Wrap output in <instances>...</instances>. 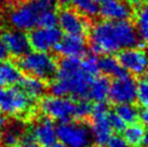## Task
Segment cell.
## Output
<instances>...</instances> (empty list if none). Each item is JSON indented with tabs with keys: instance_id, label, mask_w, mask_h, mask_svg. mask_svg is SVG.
Wrapping results in <instances>:
<instances>
[{
	"instance_id": "cell-1",
	"label": "cell",
	"mask_w": 148,
	"mask_h": 147,
	"mask_svg": "<svg viewBox=\"0 0 148 147\" xmlns=\"http://www.w3.org/2000/svg\"><path fill=\"white\" fill-rule=\"evenodd\" d=\"M90 49L95 55L112 54L121 49L137 47L140 39L129 20H104L89 29Z\"/></svg>"
},
{
	"instance_id": "cell-2",
	"label": "cell",
	"mask_w": 148,
	"mask_h": 147,
	"mask_svg": "<svg viewBox=\"0 0 148 147\" xmlns=\"http://www.w3.org/2000/svg\"><path fill=\"white\" fill-rule=\"evenodd\" d=\"M54 8V0H27L11 11L10 23L18 30H32L37 26V19L40 13Z\"/></svg>"
},
{
	"instance_id": "cell-3",
	"label": "cell",
	"mask_w": 148,
	"mask_h": 147,
	"mask_svg": "<svg viewBox=\"0 0 148 147\" xmlns=\"http://www.w3.org/2000/svg\"><path fill=\"white\" fill-rule=\"evenodd\" d=\"M17 66L20 67L21 71L41 78L43 80H52L58 70V62L53 55H51L49 52L35 50L18 57Z\"/></svg>"
},
{
	"instance_id": "cell-4",
	"label": "cell",
	"mask_w": 148,
	"mask_h": 147,
	"mask_svg": "<svg viewBox=\"0 0 148 147\" xmlns=\"http://www.w3.org/2000/svg\"><path fill=\"white\" fill-rule=\"evenodd\" d=\"M58 139L68 147H91L93 141L89 126L73 120L56 126Z\"/></svg>"
},
{
	"instance_id": "cell-5",
	"label": "cell",
	"mask_w": 148,
	"mask_h": 147,
	"mask_svg": "<svg viewBox=\"0 0 148 147\" xmlns=\"http://www.w3.org/2000/svg\"><path fill=\"white\" fill-rule=\"evenodd\" d=\"M76 100L69 96H43L40 98V109L52 120L65 122L75 119Z\"/></svg>"
},
{
	"instance_id": "cell-6",
	"label": "cell",
	"mask_w": 148,
	"mask_h": 147,
	"mask_svg": "<svg viewBox=\"0 0 148 147\" xmlns=\"http://www.w3.org/2000/svg\"><path fill=\"white\" fill-rule=\"evenodd\" d=\"M108 106L106 102L95 103L91 111V123L89 128L92 135V141L99 147H104L107 139L112 134V129L108 120Z\"/></svg>"
},
{
	"instance_id": "cell-7",
	"label": "cell",
	"mask_w": 148,
	"mask_h": 147,
	"mask_svg": "<svg viewBox=\"0 0 148 147\" xmlns=\"http://www.w3.org/2000/svg\"><path fill=\"white\" fill-rule=\"evenodd\" d=\"M34 101L26 95L21 88L15 86L4 89V93L0 101V113L8 116H20L28 113Z\"/></svg>"
},
{
	"instance_id": "cell-8",
	"label": "cell",
	"mask_w": 148,
	"mask_h": 147,
	"mask_svg": "<svg viewBox=\"0 0 148 147\" xmlns=\"http://www.w3.org/2000/svg\"><path fill=\"white\" fill-rule=\"evenodd\" d=\"M58 25L63 33L67 35H78L86 37L89 33L90 25L82 14L71 8H63L58 13Z\"/></svg>"
},
{
	"instance_id": "cell-9",
	"label": "cell",
	"mask_w": 148,
	"mask_h": 147,
	"mask_svg": "<svg viewBox=\"0 0 148 147\" xmlns=\"http://www.w3.org/2000/svg\"><path fill=\"white\" fill-rule=\"evenodd\" d=\"M63 37V32L58 26L53 27H40L37 26L32 29L28 35L30 48L35 51L50 52L54 50L55 45L58 43Z\"/></svg>"
},
{
	"instance_id": "cell-10",
	"label": "cell",
	"mask_w": 148,
	"mask_h": 147,
	"mask_svg": "<svg viewBox=\"0 0 148 147\" xmlns=\"http://www.w3.org/2000/svg\"><path fill=\"white\" fill-rule=\"evenodd\" d=\"M136 87L137 81L130 74H125L121 77L115 78L110 81L109 98L114 104L134 103L136 101Z\"/></svg>"
},
{
	"instance_id": "cell-11",
	"label": "cell",
	"mask_w": 148,
	"mask_h": 147,
	"mask_svg": "<svg viewBox=\"0 0 148 147\" xmlns=\"http://www.w3.org/2000/svg\"><path fill=\"white\" fill-rule=\"evenodd\" d=\"M117 60L120 63V65L129 74L140 76V77L145 76L147 60L143 49L137 47L121 49L118 51Z\"/></svg>"
},
{
	"instance_id": "cell-12",
	"label": "cell",
	"mask_w": 148,
	"mask_h": 147,
	"mask_svg": "<svg viewBox=\"0 0 148 147\" xmlns=\"http://www.w3.org/2000/svg\"><path fill=\"white\" fill-rule=\"evenodd\" d=\"M54 50L63 56L83 57L86 55V43L83 36L78 35H67L63 36Z\"/></svg>"
},
{
	"instance_id": "cell-13",
	"label": "cell",
	"mask_w": 148,
	"mask_h": 147,
	"mask_svg": "<svg viewBox=\"0 0 148 147\" xmlns=\"http://www.w3.org/2000/svg\"><path fill=\"white\" fill-rule=\"evenodd\" d=\"M1 39L5 43L10 54H12L13 56L21 57L30 51L28 36L23 30H7L2 34Z\"/></svg>"
},
{
	"instance_id": "cell-14",
	"label": "cell",
	"mask_w": 148,
	"mask_h": 147,
	"mask_svg": "<svg viewBox=\"0 0 148 147\" xmlns=\"http://www.w3.org/2000/svg\"><path fill=\"white\" fill-rule=\"evenodd\" d=\"M32 133L40 147H51L58 142L56 126L54 124L52 119L47 116L35 124Z\"/></svg>"
},
{
	"instance_id": "cell-15",
	"label": "cell",
	"mask_w": 148,
	"mask_h": 147,
	"mask_svg": "<svg viewBox=\"0 0 148 147\" xmlns=\"http://www.w3.org/2000/svg\"><path fill=\"white\" fill-rule=\"evenodd\" d=\"M99 14L104 20H129L132 8L123 0H105L99 4Z\"/></svg>"
},
{
	"instance_id": "cell-16",
	"label": "cell",
	"mask_w": 148,
	"mask_h": 147,
	"mask_svg": "<svg viewBox=\"0 0 148 147\" xmlns=\"http://www.w3.org/2000/svg\"><path fill=\"white\" fill-rule=\"evenodd\" d=\"M18 83L21 86L20 88L34 102L43 98L45 93L48 90V84H47L45 80H43L41 78L32 76V75H27L24 77L22 76Z\"/></svg>"
},
{
	"instance_id": "cell-17",
	"label": "cell",
	"mask_w": 148,
	"mask_h": 147,
	"mask_svg": "<svg viewBox=\"0 0 148 147\" xmlns=\"http://www.w3.org/2000/svg\"><path fill=\"white\" fill-rule=\"evenodd\" d=\"M109 89H110V80L105 76H96L91 82L86 98L94 103L106 102L109 98Z\"/></svg>"
},
{
	"instance_id": "cell-18",
	"label": "cell",
	"mask_w": 148,
	"mask_h": 147,
	"mask_svg": "<svg viewBox=\"0 0 148 147\" xmlns=\"http://www.w3.org/2000/svg\"><path fill=\"white\" fill-rule=\"evenodd\" d=\"M22 78V71L17 64L8 60L0 62V87L17 84Z\"/></svg>"
},
{
	"instance_id": "cell-19",
	"label": "cell",
	"mask_w": 148,
	"mask_h": 147,
	"mask_svg": "<svg viewBox=\"0 0 148 147\" xmlns=\"http://www.w3.org/2000/svg\"><path fill=\"white\" fill-rule=\"evenodd\" d=\"M123 137L129 146L132 147H146L147 145V135L145 126L143 123H132L125 127L123 131Z\"/></svg>"
},
{
	"instance_id": "cell-20",
	"label": "cell",
	"mask_w": 148,
	"mask_h": 147,
	"mask_svg": "<svg viewBox=\"0 0 148 147\" xmlns=\"http://www.w3.org/2000/svg\"><path fill=\"white\" fill-rule=\"evenodd\" d=\"M99 73H103L106 76H111L114 78L121 77L125 74H129L120 65L117 57L110 54H103V56L99 58Z\"/></svg>"
},
{
	"instance_id": "cell-21",
	"label": "cell",
	"mask_w": 148,
	"mask_h": 147,
	"mask_svg": "<svg viewBox=\"0 0 148 147\" xmlns=\"http://www.w3.org/2000/svg\"><path fill=\"white\" fill-rule=\"evenodd\" d=\"M135 30L138 36L140 42L137 45V48L144 49L146 40H147L148 35V14H147V7L146 4L140 5V8L136 9L135 15Z\"/></svg>"
},
{
	"instance_id": "cell-22",
	"label": "cell",
	"mask_w": 148,
	"mask_h": 147,
	"mask_svg": "<svg viewBox=\"0 0 148 147\" xmlns=\"http://www.w3.org/2000/svg\"><path fill=\"white\" fill-rule=\"evenodd\" d=\"M115 113L123 120L127 124H132L138 121V108L133 105V103L117 104Z\"/></svg>"
},
{
	"instance_id": "cell-23",
	"label": "cell",
	"mask_w": 148,
	"mask_h": 147,
	"mask_svg": "<svg viewBox=\"0 0 148 147\" xmlns=\"http://www.w3.org/2000/svg\"><path fill=\"white\" fill-rule=\"evenodd\" d=\"M75 9L83 16L94 17L99 14V3L96 0H74Z\"/></svg>"
},
{
	"instance_id": "cell-24",
	"label": "cell",
	"mask_w": 148,
	"mask_h": 147,
	"mask_svg": "<svg viewBox=\"0 0 148 147\" xmlns=\"http://www.w3.org/2000/svg\"><path fill=\"white\" fill-rule=\"evenodd\" d=\"M84 58L80 61V67L81 69L90 75L92 77H96L99 75V57L95 54L91 55H84Z\"/></svg>"
},
{
	"instance_id": "cell-25",
	"label": "cell",
	"mask_w": 148,
	"mask_h": 147,
	"mask_svg": "<svg viewBox=\"0 0 148 147\" xmlns=\"http://www.w3.org/2000/svg\"><path fill=\"white\" fill-rule=\"evenodd\" d=\"M93 104L88 98H79L75 103V119L83 120L90 117Z\"/></svg>"
},
{
	"instance_id": "cell-26",
	"label": "cell",
	"mask_w": 148,
	"mask_h": 147,
	"mask_svg": "<svg viewBox=\"0 0 148 147\" xmlns=\"http://www.w3.org/2000/svg\"><path fill=\"white\" fill-rule=\"evenodd\" d=\"M37 26L40 27H53L58 26V13L54 9L45 10L38 15Z\"/></svg>"
},
{
	"instance_id": "cell-27",
	"label": "cell",
	"mask_w": 148,
	"mask_h": 147,
	"mask_svg": "<svg viewBox=\"0 0 148 147\" xmlns=\"http://www.w3.org/2000/svg\"><path fill=\"white\" fill-rule=\"evenodd\" d=\"M148 86L147 80L145 76H142L140 78V81H137L136 87V101L140 103V106L147 107L148 104Z\"/></svg>"
},
{
	"instance_id": "cell-28",
	"label": "cell",
	"mask_w": 148,
	"mask_h": 147,
	"mask_svg": "<svg viewBox=\"0 0 148 147\" xmlns=\"http://www.w3.org/2000/svg\"><path fill=\"white\" fill-rule=\"evenodd\" d=\"M21 136L20 133L15 129H10L4 132L1 139L4 146L7 147H20V142H21Z\"/></svg>"
},
{
	"instance_id": "cell-29",
	"label": "cell",
	"mask_w": 148,
	"mask_h": 147,
	"mask_svg": "<svg viewBox=\"0 0 148 147\" xmlns=\"http://www.w3.org/2000/svg\"><path fill=\"white\" fill-rule=\"evenodd\" d=\"M108 120H109V123H110V127L112 129V131H115L117 133L122 132L125 129V127H127V123L124 122L115 111H109L108 113Z\"/></svg>"
},
{
	"instance_id": "cell-30",
	"label": "cell",
	"mask_w": 148,
	"mask_h": 147,
	"mask_svg": "<svg viewBox=\"0 0 148 147\" xmlns=\"http://www.w3.org/2000/svg\"><path fill=\"white\" fill-rule=\"evenodd\" d=\"M104 147H129V145L123 136L116 132L109 136Z\"/></svg>"
},
{
	"instance_id": "cell-31",
	"label": "cell",
	"mask_w": 148,
	"mask_h": 147,
	"mask_svg": "<svg viewBox=\"0 0 148 147\" xmlns=\"http://www.w3.org/2000/svg\"><path fill=\"white\" fill-rule=\"evenodd\" d=\"M20 147H40L39 144L36 142L34 137L32 131H28L27 133L21 136V142H20Z\"/></svg>"
},
{
	"instance_id": "cell-32",
	"label": "cell",
	"mask_w": 148,
	"mask_h": 147,
	"mask_svg": "<svg viewBox=\"0 0 148 147\" xmlns=\"http://www.w3.org/2000/svg\"><path fill=\"white\" fill-rule=\"evenodd\" d=\"M9 56H10V52H9L8 48L3 42V40L0 39V62L8 60Z\"/></svg>"
},
{
	"instance_id": "cell-33",
	"label": "cell",
	"mask_w": 148,
	"mask_h": 147,
	"mask_svg": "<svg viewBox=\"0 0 148 147\" xmlns=\"http://www.w3.org/2000/svg\"><path fill=\"white\" fill-rule=\"evenodd\" d=\"M138 120H140V123H143V124H146L148 121V111H147V108L145 106H140L138 108Z\"/></svg>"
},
{
	"instance_id": "cell-34",
	"label": "cell",
	"mask_w": 148,
	"mask_h": 147,
	"mask_svg": "<svg viewBox=\"0 0 148 147\" xmlns=\"http://www.w3.org/2000/svg\"><path fill=\"white\" fill-rule=\"evenodd\" d=\"M125 2L131 8H134L136 10L137 8H140V5H143L145 3V0H125Z\"/></svg>"
},
{
	"instance_id": "cell-35",
	"label": "cell",
	"mask_w": 148,
	"mask_h": 147,
	"mask_svg": "<svg viewBox=\"0 0 148 147\" xmlns=\"http://www.w3.org/2000/svg\"><path fill=\"white\" fill-rule=\"evenodd\" d=\"M4 124H5V118H4L3 114L0 113V130H2V128L4 127Z\"/></svg>"
},
{
	"instance_id": "cell-36",
	"label": "cell",
	"mask_w": 148,
	"mask_h": 147,
	"mask_svg": "<svg viewBox=\"0 0 148 147\" xmlns=\"http://www.w3.org/2000/svg\"><path fill=\"white\" fill-rule=\"evenodd\" d=\"M51 147H68V146H66V145H64L63 143H58V142H56V143L53 144V145H52Z\"/></svg>"
},
{
	"instance_id": "cell-37",
	"label": "cell",
	"mask_w": 148,
	"mask_h": 147,
	"mask_svg": "<svg viewBox=\"0 0 148 147\" xmlns=\"http://www.w3.org/2000/svg\"><path fill=\"white\" fill-rule=\"evenodd\" d=\"M58 2H62V3H69V2H73L74 0H56Z\"/></svg>"
},
{
	"instance_id": "cell-38",
	"label": "cell",
	"mask_w": 148,
	"mask_h": 147,
	"mask_svg": "<svg viewBox=\"0 0 148 147\" xmlns=\"http://www.w3.org/2000/svg\"><path fill=\"white\" fill-rule=\"evenodd\" d=\"M4 93V89L3 87H0V101H1V98H2V95Z\"/></svg>"
}]
</instances>
